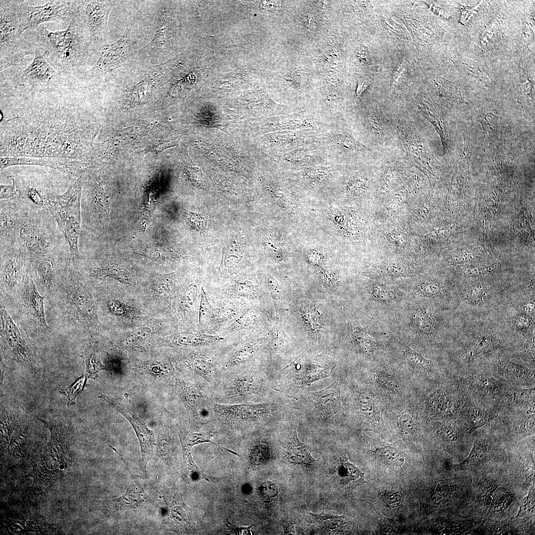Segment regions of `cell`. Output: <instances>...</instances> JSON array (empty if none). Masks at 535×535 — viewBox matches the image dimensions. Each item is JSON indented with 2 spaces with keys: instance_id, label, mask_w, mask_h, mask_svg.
Returning <instances> with one entry per match:
<instances>
[{
  "instance_id": "cell-4",
  "label": "cell",
  "mask_w": 535,
  "mask_h": 535,
  "mask_svg": "<svg viewBox=\"0 0 535 535\" xmlns=\"http://www.w3.org/2000/svg\"><path fill=\"white\" fill-rule=\"evenodd\" d=\"M268 388L266 379L260 373L246 366L226 370L211 388L214 402L222 404L257 403Z\"/></svg>"
},
{
  "instance_id": "cell-55",
  "label": "cell",
  "mask_w": 535,
  "mask_h": 535,
  "mask_svg": "<svg viewBox=\"0 0 535 535\" xmlns=\"http://www.w3.org/2000/svg\"><path fill=\"white\" fill-rule=\"evenodd\" d=\"M262 496L266 500H271L277 497L278 494L277 484L266 482L263 483L259 488Z\"/></svg>"
},
{
  "instance_id": "cell-44",
  "label": "cell",
  "mask_w": 535,
  "mask_h": 535,
  "mask_svg": "<svg viewBox=\"0 0 535 535\" xmlns=\"http://www.w3.org/2000/svg\"><path fill=\"white\" fill-rule=\"evenodd\" d=\"M213 436V434L209 432L201 431L198 432L191 431L183 438L181 436L180 437L181 443L190 448H192L195 445L204 442H211L220 447L211 441Z\"/></svg>"
},
{
  "instance_id": "cell-42",
  "label": "cell",
  "mask_w": 535,
  "mask_h": 535,
  "mask_svg": "<svg viewBox=\"0 0 535 535\" xmlns=\"http://www.w3.org/2000/svg\"><path fill=\"white\" fill-rule=\"evenodd\" d=\"M375 382L384 393L396 396L399 392V386L395 378L386 373L378 374L375 377Z\"/></svg>"
},
{
  "instance_id": "cell-38",
  "label": "cell",
  "mask_w": 535,
  "mask_h": 535,
  "mask_svg": "<svg viewBox=\"0 0 535 535\" xmlns=\"http://www.w3.org/2000/svg\"><path fill=\"white\" fill-rule=\"evenodd\" d=\"M174 450V443L170 436L167 427L160 426L157 443V456L166 464L171 461Z\"/></svg>"
},
{
  "instance_id": "cell-25",
  "label": "cell",
  "mask_w": 535,
  "mask_h": 535,
  "mask_svg": "<svg viewBox=\"0 0 535 535\" xmlns=\"http://www.w3.org/2000/svg\"><path fill=\"white\" fill-rule=\"evenodd\" d=\"M535 389L507 386L496 402L500 412L535 413Z\"/></svg>"
},
{
  "instance_id": "cell-50",
  "label": "cell",
  "mask_w": 535,
  "mask_h": 535,
  "mask_svg": "<svg viewBox=\"0 0 535 535\" xmlns=\"http://www.w3.org/2000/svg\"><path fill=\"white\" fill-rule=\"evenodd\" d=\"M252 462L259 465L266 462L269 458L268 447L267 443L261 442L257 444L251 451Z\"/></svg>"
},
{
  "instance_id": "cell-64",
  "label": "cell",
  "mask_w": 535,
  "mask_h": 535,
  "mask_svg": "<svg viewBox=\"0 0 535 535\" xmlns=\"http://www.w3.org/2000/svg\"><path fill=\"white\" fill-rule=\"evenodd\" d=\"M173 145H174L173 143H171L170 142L160 143L156 147L155 149L158 153H160L165 148L172 147Z\"/></svg>"
},
{
  "instance_id": "cell-8",
  "label": "cell",
  "mask_w": 535,
  "mask_h": 535,
  "mask_svg": "<svg viewBox=\"0 0 535 535\" xmlns=\"http://www.w3.org/2000/svg\"><path fill=\"white\" fill-rule=\"evenodd\" d=\"M78 0H49L40 5H30L26 1L19 0V37L26 30L37 28L45 22H55L69 24L73 14L78 11Z\"/></svg>"
},
{
  "instance_id": "cell-53",
  "label": "cell",
  "mask_w": 535,
  "mask_h": 535,
  "mask_svg": "<svg viewBox=\"0 0 535 535\" xmlns=\"http://www.w3.org/2000/svg\"><path fill=\"white\" fill-rule=\"evenodd\" d=\"M382 454L385 459L394 466H401L404 462V458L401 453L395 448L386 446L382 449Z\"/></svg>"
},
{
  "instance_id": "cell-54",
  "label": "cell",
  "mask_w": 535,
  "mask_h": 535,
  "mask_svg": "<svg viewBox=\"0 0 535 535\" xmlns=\"http://www.w3.org/2000/svg\"><path fill=\"white\" fill-rule=\"evenodd\" d=\"M371 291L374 297L381 301L390 302L394 300V292L386 286L376 285L373 286Z\"/></svg>"
},
{
  "instance_id": "cell-46",
  "label": "cell",
  "mask_w": 535,
  "mask_h": 535,
  "mask_svg": "<svg viewBox=\"0 0 535 535\" xmlns=\"http://www.w3.org/2000/svg\"><path fill=\"white\" fill-rule=\"evenodd\" d=\"M86 380V375H82L76 379L68 387L60 391L61 394L67 397L68 406L75 404L76 397L83 389Z\"/></svg>"
},
{
  "instance_id": "cell-27",
  "label": "cell",
  "mask_w": 535,
  "mask_h": 535,
  "mask_svg": "<svg viewBox=\"0 0 535 535\" xmlns=\"http://www.w3.org/2000/svg\"><path fill=\"white\" fill-rule=\"evenodd\" d=\"M0 334L2 341L14 357L20 361H30L29 351L20 329L2 304L0 307Z\"/></svg>"
},
{
  "instance_id": "cell-24",
  "label": "cell",
  "mask_w": 535,
  "mask_h": 535,
  "mask_svg": "<svg viewBox=\"0 0 535 535\" xmlns=\"http://www.w3.org/2000/svg\"><path fill=\"white\" fill-rule=\"evenodd\" d=\"M58 252L28 256L35 279L48 290L54 287L67 268L60 269Z\"/></svg>"
},
{
  "instance_id": "cell-52",
  "label": "cell",
  "mask_w": 535,
  "mask_h": 535,
  "mask_svg": "<svg viewBox=\"0 0 535 535\" xmlns=\"http://www.w3.org/2000/svg\"><path fill=\"white\" fill-rule=\"evenodd\" d=\"M86 370L89 377L96 376L97 373L105 367L102 364L98 356L95 353L88 354L85 356Z\"/></svg>"
},
{
  "instance_id": "cell-47",
  "label": "cell",
  "mask_w": 535,
  "mask_h": 535,
  "mask_svg": "<svg viewBox=\"0 0 535 535\" xmlns=\"http://www.w3.org/2000/svg\"><path fill=\"white\" fill-rule=\"evenodd\" d=\"M353 342L355 346L362 352L370 353L375 347L373 339L361 331H356L353 335Z\"/></svg>"
},
{
  "instance_id": "cell-32",
  "label": "cell",
  "mask_w": 535,
  "mask_h": 535,
  "mask_svg": "<svg viewBox=\"0 0 535 535\" xmlns=\"http://www.w3.org/2000/svg\"><path fill=\"white\" fill-rule=\"evenodd\" d=\"M163 498L166 506L168 520L178 530L188 532L191 527L187 506L182 501L177 500L167 493H163Z\"/></svg>"
},
{
  "instance_id": "cell-34",
  "label": "cell",
  "mask_w": 535,
  "mask_h": 535,
  "mask_svg": "<svg viewBox=\"0 0 535 535\" xmlns=\"http://www.w3.org/2000/svg\"><path fill=\"white\" fill-rule=\"evenodd\" d=\"M404 355L407 364L414 371L434 378L439 375L438 367L432 360L410 349H406Z\"/></svg>"
},
{
  "instance_id": "cell-28",
  "label": "cell",
  "mask_w": 535,
  "mask_h": 535,
  "mask_svg": "<svg viewBox=\"0 0 535 535\" xmlns=\"http://www.w3.org/2000/svg\"><path fill=\"white\" fill-rule=\"evenodd\" d=\"M413 319L414 328L417 333L428 341L435 339L443 326L442 316L438 311L429 305L417 310Z\"/></svg>"
},
{
  "instance_id": "cell-18",
  "label": "cell",
  "mask_w": 535,
  "mask_h": 535,
  "mask_svg": "<svg viewBox=\"0 0 535 535\" xmlns=\"http://www.w3.org/2000/svg\"><path fill=\"white\" fill-rule=\"evenodd\" d=\"M44 298L38 292L32 275H24L19 299L22 313L35 327L47 330L49 327L45 319Z\"/></svg>"
},
{
  "instance_id": "cell-23",
  "label": "cell",
  "mask_w": 535,
  "mask_h": 535,
  "mask_svg": "<svg viewBox=\"0 0 535 535\" xmlns=\"http://www.w3.org/2000/svg\"><path fill=\"white\" fill-rule=\"evenodd\" d=\"M101 397L119 412L132 425L140 443L141 465L142 470L146 476L147 464L154 454L155 438L154 432L116 400L104 395H102Z\"/></svg>"
},
{
  "instance_id": "cell-29",
  "label": "cell",
  "mask_w": 535,
  "mask_h": 535,
  "mask_svg": "<svg viewBox=\"0 0 535 535\" xmlns=\"http://www.w3.org/2000/svg\"><path fill=\"white\" fill-rule=\"evenodd\" d=\"M340 389L341 383L336 379L325 388L311 392L315 408L327 417L334 416L341 412Z\"/></svg>"
},
{
  "instance_id": "cell-2",
  "label": "cell",
  "mask_w": 535,
  "mask_h": 535,
  "mask_svg": "<svg viewBox=\"0 0 535 535\" xmlns=\"http://www.w3.org/2000/svg\"><path fill=\"white\" fill-rule=\"evenodd\" d=\"M85 26L78 10L65 30L52 32L44 27L37 29L36 47L58 73L77 72L83 64L92 46L85 36Z\"/></svg>"
},
{
  "instance_id": "cell-61",
  "label": "cell",
  "mask_w": 535,
  "mask_h": 535,
  "mask_svg": "<svg viewBox=\"0 0 535 535\" xmlns=\"http://www.w3.org/2000/svg\"><path fill=\"white\" fill-rule=\"evenodd\" d=\"M139 133V130L135 127H128L124 129V130H121L120 136L123 137L121 138L122 140H129L130 139H134L138 137Z\"/></svg>"
},
{
  "instance_id": "cell-35",
  "label": "cell",
  "mask_w": 535,
  "mask_h": 535,
  "mask_svg": "<svg viewBox=\"0 0 535 535\" xmlns=\"http://www.w3.org/2000/svg\"><path fill=\"white\" fill-rule=\"evenodd\" d=\"M337 477L341 485L351 489L365 482L364 474L346 458L340 460Z\"/></svg>"
},
{
  "instance_id": "cell-49",
  "label": "cell",
  "mask_w": 535,
  "mask_h": 535,
  "mask_svg": "<svg viewBox=\"0 0 535 535\" xmlns=\"http://www.w3.org/2000/svg\"><path fill=\"white\" fill-rule=\"evenodd\" d=\"M166 22L160 15V16L159 27L148 46L152 50L161 49L166 44Z\"/></svg>"
},
{
  "instance_id": "cell-40",
  "label": "cell",
  "mask_w": 535,
  "mask_h": 535,
  "mask_svg": "<svg viewBox=\"0 0 535 535\" xmlns=\"http://www.w3.org/2000/svg\"><path fill=\"white\" fill-rule=\"evenodd\" d=\"M359 406L363 414L372 422L382 421L377 402L366 393H361L358 398Z\"/></svg>"
},
{
  "instance_id": "cell-14",
  "label": "cell",
  "mask_w": 535,
  "mask_h": 535,
  "mask_svg": "<svg viewBox=\"0 0 535 535\" xmlns=\"http://www.w3.org/2000/svg\"><path fill=\"white\" fill-rule=\"evenodd\" d=\"M0 247L18 243L20 231L26 223L30 212L18 198L0 201Z\"/></svg>"
},
{
  "instance_id": "cell-21",
  "label": "cell",
  "mask_w": 535,
  "mask_h": 535,
  "mask_svg": "<svg viewBox=\"0 0 535 535\" xmlns=\"http://www.w3.org/2000/svg\"><path fill=\"white\" fill-rule=\"evenodd\" d=\"M0 285L11 291L22 281L25 254L18 244L0 247Z\"/></svg>"
},
{
  "instance_id": "cell-3",
  "label": "cell",
  "mask_w": 535,
  "mask_h": 535,
  "mask_svg": "<svg viewBox=\"0 0 535 535\" xmlns=\"http://www.w3.org/2000/svg\"><path fill=\"white\" fill-rule=\"evenodd\" d=\"M457 282L454 311L462 316H482L499 312L511 297L516 284L490 276Z\"/></svg>"
},
{
  "instance_id": "cell-12",
  "label": "cell",
  "mask_w": 535,
  "mask_h": 535,
  "mask_svg": "<svg viewBox=\"0 0 535 535\" xmlns=\"http://www.w3.org/2000/svg\"><path fill=\"white\" fill-rule=\"evenodd\" d=\"M470 396L489 403H496L507 387L481 363L477 362L453 375Z\"/></svg>"
},
{
  "instance_id": "cell-19",
  "label": "cell",
  "mask_w": 535,
  "mask_h": 535,
  "mask_svg": "<svg viewBox=\"0 0 535 535\" xmlns=\"http://www.w3.org/2000/svg\"><path fill=\"white\" fill-rule=\"evenodd\" d=\"M400 138L410 160L419 168L432 172L434 159L414 127L405 121H398Z\"/></svg>"
},
{
  "instance_id": "cell-59",
  "label": "cell",
  "mask_w": 535,
  "mask_h": 535,
  "mask_svg": "<svg viewBox=\"0 0 535 535\" xmlns=\"http://www.w3.org/2000/svg\"><path fill=\"white\" fill-rule=\"evenodd\" d=\"M381 497L384 503L390 507H397L401 501L400 496L396 493H383Z\"/></svg>"
},
{
  "instance_id": "cell-48",
  "label": "cell",
  "mask_w": 535,
  "mask_h": 535,
  "mask_svg": "<svg viewBox=\"0 0 535 535\" xmlns=\"http://www.w3.org/2000/svg\"><path fill=\"white\" fill-rule=\"evenodd\" d=\"M213 317L212 307L210 304L206 293L203 287L201 288V298L199 308V323L206 325L211 321Z\"/></svg>"
},
{
  "instance_id": "cell-43",
  "label": "cell",
  "mask_w": 535,
  "mask_h": 535,
  "mask_svg": "<svg viewBox=\"0 0 535 535\" xmlns=\"http://www.w3.org/2000/svg\"><path fill=\"white\" fill-rule=\"evenodd\" d=\"M242 256L238 244L232 241L223 251L221 265L230 268L241 260Z\"/></svg>"
},
{
  "instance_id": "cell-17",
  "label": "cell",
  "mask_w": 535,
  "mask_h": 535,
  "mask_svg": "<svg viewBox=\"0 0 535 535\" xmlns=\"http://www.w3.org/2000/svg\"><path fill=\"white\" fill-rule=\"evenodd\" d=\"M177 388L192 424L210 421L211 407L213 402L210 386L206 383H202L200 386L180 383Z\"/></svg>"
},
{
  "instance_id": "cell-56",
  "label": "cell",
  "mask_w": 535,
  "mask_h": 535,
  "mask_svg": "<svg viewBox=\"0 0 535 535\" xmlns=\"http://www.w3.org/2000/svg\"><path fill=\"white\" fill-rule=\"evenodd\" d=\"M254 285L247 280H242L236 282L234 289L235 293L241 296L250 295L254 291Z\"/></svg>"
},
{
  "instance_id": "cell-51",
  "label": "cell",
  "mask_w": 535,
  "mask_h": 535,
  "mask_svg": "<svg viewBox=\"0 0 535 535\" xmlns=\"http://www.w3.org/2000/svg\"><path fill=\"white\" fill-rule=\"evenodd\" d=\"M412 414L409 412H403L398 419L401 431L407 435H414L416 429L415 420Z\"/></svg>"
},
{
  "instance_id": "cell-22",
  "label": "cell",
  "mask_w": 535,
  "mask_h": 535,
  "mask_svg": "<svg viewBox=\"0 0 535 535\" xmlns=\"http://www.w3.org/2000/svg\"><path fill=\"white\" fill-rule=\"evenodd\" d=\"M500 412L496 403L483 401L468 395L458 419L469 431H472L495 420Z\"/></svg>"
},
{
  "instance_id": "cell-60",
  "label": "cell",
  "mask_w": 535,
  "mask_h": 535,
  "mask_svg": "<svg viewBox=\"0 0 535 535\" xmlns=\"http://www.w3.org/2000/svg\"><path fill=\"white\" fill-rule=\"evenodd\" d=\"M198 288L196 284H190L186 289L185 296L187 303L192 305L195 301Z\"/></svg>"
},
{
  "instance_id": "cell-41",
  "label": "cell",
  "mask_w": 535,
  "mask_h": 535,
  "mask_svg": "<svg viewBox=\"0 0 535 535\" xmlns=\"http://www.w3.org/2000/svg\"><path fill=\"white\" fill-rule=\"evenodd\" d=\"M313 520L317 523L322 530L325 531H335L341 528L346 523L344 516H333L325 513L323 510L320 514H315L309 512Z\"/></svg>"
},
{
  "instance_id": "cell-58",
  "label": "cell",
  "mask_w": 535,
  "mask_h": 535,
  "mask_svg": "<svg viewBox=\"0 0 535 535\" xmlns=\"http://www.w3.org/2000/svg\"><path fill=\"white\" fill-rule=\"evenodd\" d=\"M268 281L270 295L274 300H278L281 296V290L278 282L271 276H268Z\"/></svg>"
},
{
  "instance_id": "cell-10",
  "label": "cell",
  "mask_w": 535,
  "mask_h": 535,
  "mask_svg": "<svg viewBox=\"0 0 535 535\" xmlns=\"http://www.w3.org/2000/svg\"><path fill=\"white\" fill-rule=\"evenodd\" d=\"M476 362L481 363L498 379L508 386L535 387V369L518 362L508 351L493 353Z\"/></svg>"
},
{
  "instance_id": "cell-7",
  "label": "cell",
  "mask_w": 535,
  "mask_h": 535,
  "mask_svg": "<svg viewBox=\"0 0 535 535\" xmlns=\"http://www.w3.org/2000/svg\"><path fill=\"white\" fill-rule=\"evenodd\" d=\"M54 219L49 211L30 214L21 229L18 244L27 256L58 250L60 231L56 229Z\"/></svg>"
},
{
  "instance_id": "cell-5",
  "label": "cell",
  "mask_w": 535,
  "mask_h": 535,
  "mask_svg": "<svg viewBox=\"0 0 535 535\" xmlns=\"http://www.w3.org/2000/svg\"><path fill=\"white\" fill-rule=\"evenodd\" d=\"M83 178L81 174L64 193L55 195L49 206L50 213L68 245L71 264L76 268L80 260L78 239L81 230Z\"/></svg>"
},
{
  "instance_id": "cell-9",
  "label": "cell",
  "mask_w": 535,
  "mask_h": 535,
  "mask_svg": "<svg viewBox=\"0 0 535 535\" xmlns=\"http://www.w3.org/2000/svg\"><path fill=\"white\" fill-rule=\"evenodd\" d=\"M278 408L271 402L222 404L213 402L210 419L231 427L243 428L268 420L276 414Z\"/></svg>"
},
{
  "instance_id": "cell-1",
  "label": "cell",
  "mask_w": 535,
  "mask_h": 535,
  "mask_svg": "<svg viewBox=\"0 0 535 535\" xmlns=\"http://www.w3.org/2000/svg\"><path fill=\"white\" fill-rule=\"evenodd\" d=\"M517 339L499 312L482 316L456 314L451 334L450 373L453 375L461 372L493 353L511 351Z\"/></svg>"
},
{
  "instance_id": "cell-33",
  "label": "cell",
  "mask_w": 535,
  "mask_h": 535,
  "mask_svg": "<svg viewBox=\"0 0 535 535\" xmlns=\"http://www.w3.org/2000/svg\"><path fill=\"white\" fill-rule=\"evenodd\" d=\"M535 337L534 333L517 338L509 351L514 359L533 369H535Z\"/></svg>"
},
{
  "instance_id": "cell-31",
  "label": "cell",
  "mask_w": 535,
  "mask_h": 535,
  "mask_svg": "<svg viewBox=\"0 0 535 535\" xmlns=\"http://www.w3.org/2000/svg\"><path fill=\"white\" fill-rule=\"evenodd\" d=\"M284 458L294 465L310 466L317 461L311 456L307 446L299 440L296 429L292 432L285 447Z\"/></svg>"
},
{
  "instance_id": "cell-15",
  "label": "cell",
  "mask_w": 535,
  "mask_h": 535,
  "mask_svg": "<svg viewBox=\"0 0 535 535\" xmlns=\"http://www.w3.org/2000/svg\"><path fill=\"white\" fill-rule=\"evenodd\" d=\"M19 23V0H0V58L25 50L21 49L18 36Z\"/></svg>"
},
{
  "instance_id": "cell-37",
  "label": "cell",
  "mask_w": 535,
  "mask_h": 535,
  "mask_svg": "<svg viewBox=\"0 0 535 535\" xmlns=\"http://www.w3.org/2000/svg\"><path fill=\"white\" fill-rule=\"evenodd\" d=\"M221 336L207 334H181L173 338L177 345L187 346H203L214 344L223 341Z\"/></svg>"
},
{
  "instance_id": "cell-57",
  "label": "cell",
  "mask_w": 535,
  "mask_h": 535,
  "mask_svg": "<svg viewBox=\"0 0 535 535\" xmlns=\"http://www.w3.org/2000/svg\"><path fill=\"white\" fill-rule=\"evenodd\" d=\"M12 181L10 185H0V201L9 200L15 197L18 195L17 189L15 182L11 176H9Z\"/></svg>"
},
{
  "instance_id": "cell-30",
  "label": "cell",
  "mask_w": 535,
  "mask_h": 535,
  "mask_svg": "<svg viewBox=\"0 0 535 535\" xmlns=\"http://www.w3.org/2000/svg\"><path fill=\"white\" fill-rule=\"evenodd\" d=\"M121 458L125 463V467L129 473L130 482L125 492L114 499L113 501L117 509L121 510L136 509L149 501V497L137 476L131 472L123 457L121 456Z\"/></svg>"
},
{
  "instance_id": "cell-36",
  "label": "cell",
  "mask_w": 535,
  "mask_h": 535,
  "mask_svg": "<svg viewBox=\"0 0 535 535\" xmlns=\"http://www.w3.org/2000/svg\"><path fill=\"white\" fill-rule=\"evenodd\" d=\"M181 445L183 453L181 477L185 481L193 482L200 479H205L212 482L218 481L217 479L209 477L203 473L193 461L191 453V448L183 444Z\"/></svg>"
},
{
  "instance_id": "cell-63",
  "label": "cell",
  "mask_w": 535,
  "mask_h": 535,
  "mask_svg": "<svg viewBox=\"0 0 535 535\" xmlns=\"http://www.w3.org/2000/svg\"><path fill=\"white\" fill-rule=\"evenodd\" d=\"M370 79L367 77H363L359 79L356 91L357 96L360 95L366 90L370 84Z\"/></svg>"
},
{
  "instance_id": "cell-11",
  "label": "cell",
  "mask_w": 535,
  "mask_h": 535,
  "mask_svg": "<svg viewBox=\"0 0 535 535\" xmlns=\"http://www.w3.org/2000/svg\"><path fill=\"white\" fill-rule=\"evenodd\" d=\"M467 396L465 390L452 376L446 383L428 392L425 400L427 414L436 419H457Z\"/></svg>"
},
{
  "instance_id": "cell-13",
  "label": "cell",
  "mask_w": 535,
  "mask_h": 535,
  "mask_svg": "<svg viewBox=\"0 0 535 535\" xmlns=\"http://www.w3.org/2000/svg\"><path fill=\"white\" fill-rule=\"evenodd\" d=\"M114 4L111 0H78V10L87 26L92 46L99 49L107 34V21Z\"/></svg>"
},
{
  "instance_id": "cell-16",
  "label": "cell",
  "mask_w": 535,
  "mask_h": 535,
  "mask_svg": "<svg viewBox=\"0 0 535 535\" xmlns=\"http://www.w3.org/2000/svg\"><path fill=\"white\" fill-rule=\"evenodd\" d=\"M128 26L122 36L112 43H106L99 50L100 54L90 70V75L97 76L111 72L121 67L129 59L131 44Z\"/></svg>"
},
{
  "instance_id": "cell-26",
  "label": "cell",
  "mask_w": 535,
  "mask_h": 535,
  "mask_svg": "<svg viewBox=\"0 0 535 535\" xmlns=\"http://www.w3.org/2000/svg\"><path fill=\"white\" fill-rule=\"evenodd\" d=\"M34 165L52 168L64 173L78 172L82 167L77 160L61 158H35L28 157H0V171L14 165Z\"/></svg>"
},
{
  "instance_id": "cell-45",
  "label": "cell",
  "mask_w": 535,
  "mask_h": 535,
  "mask_svg": "<svg viewBox=\"0 0 535 535\" xmlns=\"http://www.w3.org/2000/svg\"><path fill=\"white\" fill-rule=\"evenodd\" d=\"M35 53V51L30 50H24L17 54L0 58V70L2 71L8 68L14 66H20L26 63L25 57L30 54Z\"/></svg>"
},
{
  "instance_id": "cell-62",
  "label": "cell",
  "mask_w": 535,
  "mask_h": 535,
  "mask_svg": "<svg viewBox=\"0 0 535 535\" xmlns=\"http://www.w3.org/2000/svg\"><path fill=\"white\" fill-rule=\"evenodd\" d=\"M284 530L285 534L295 535L294 529V522L291 518L290 515L288 516L284 524Z\"/></svg>"
},
{
  "instance_id": "cell-39",
  "label": "cell",
  "mask_w": 535,
  "mask_h": 535,
  "mask_svg": "<svg viewBox=\"0 0 535 535\" xmlns=\"http://www.w3.org/2000/svg\"><path fill=\"white\" fill-rule=\"evenodd\" d=\"M143 78L131 89L132 96L137 100L144 98L153 89L158 81L162 78L161 70L148 74Z\"/></svg>"
},
{
  "instance_id": "cell-20",
  "label": "cell",
  "mask_w": 535,
  "mask_h": 535,
  "mask_svg": "<svg viewBox=\"0 0 535 535\" xmlns=\"http://www.w3.org/2000/svg\"><path fill=\"white\" fill-rule=\"evenodd\" d=\"M32 61L21 72L13 78L19 86L33 88H46L53 84L58 77V73L44 57L42 51L35 48Z\"/></svg>"
},
{
  "instance_id": "cell-6",
  "label": "cell",
  "mask_w": 535,
  "mask_h": 535,
  "mask_svg": "<svg viewBox=\"0 0 535 535\" xmlns=\"http://www.w3.org/2000/svg\"><path fill=\"white\" fill-rule=\"evenodd\" d=\"M59 304L63 315L74 326H87L96 321L94 306L77 268L67 267L60 281Z\"/></svg>"
}]
</instances>
